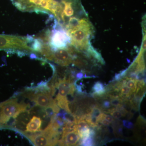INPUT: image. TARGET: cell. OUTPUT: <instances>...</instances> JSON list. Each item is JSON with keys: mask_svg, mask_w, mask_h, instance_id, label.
Wrapping results in <instances>:
<instances>
[{"mask_svg": "<svg viewBox=\"0 0 146 146\" xmlns=\"http://www.w3.org/2000/svg\"><path fill=\"white\" fill-rule=\"evenodd\" d=\"M71 39V44L80 51L95 57L99 52L92 46L90 40L94 36V29L88 17L80 18L77 27L67 32Z\"/></svg>", "mask_w": 146, "mask_h": 146, "instance_id": "obj_1", "label": "cell"}, {"mask_svg": "<svg viewBox=\"0 0 146 146\" xmlns=\"http://www.w3.org/2000/svg\"><path fill=\"white\" fill-rule=\"evenodd\" d=\"M15 7L23 11L52 14L60 13L62 4L59 0H11Z\"/></svg>", "mask_w": 146, "mask_h": 146, "instance_id": "obj_2", "label": "cell"}, {"mask_svg": "<svg viewBox=\"0 0 146 146\" xmlns=\"http://www.w3.org/2000/svg\"><path fill=\"white\" fill-rule=\"evenodd\" d=\"M33 39V36L0 34V50H13L25 53H34Z\"/></svg>", "mask_w": 146, "mask_h": 146, "instance_id": "obj_3", "label": "cell"}, {"mask_svg": "<svg viewBox=\"0 0 146 146\" xmlns=\"http://www.w3.org/2000/svg\"><path fill=\"white\" fill-rule=\"evenodd\" d=\"M29 106L25 102L19 103L16 98L0 103V128H4L11 118L16 119Z\"/></svg>", "mask_w": 146, "mask_h": 146, "instance_id": "obj_4", "label": "cell"}, {"mask_svg": "<svg viewBox=\"0 0 146 146\" xmlns=\"http://www.w3.org/2000/svg\"><path fill=\"white\" fill-rule=\"evenodd\" d=\"M25 90L23 93V96L34 102L36 106L43 109L51 110L54 113L59 112L60 108L49 91L33 90L29 87Z\"/></svg>", "mask_w": 146, "mask_h": 146, "instance_id": "obj_5", "label": "cell"}, {"mask_svg": "<svg viewBox=\"0 0 146 146\" xmlns=\"http://www.w3.org/2000/svg\"><path fill=\"white\" fill-rule=\"evenodd\" d=\"M62 5V12L56 20L63 28L69 18L73 17H88L82 4L81 0H60Z\"/></svg>", "mask_w": 146, "mask_h": 146, "instance_id": "obj_6", "label": "cell"}, {"mask_svg": "<svg viewBox=\"0 0 146 146\" xmlns=\"http://www.w3.org/2000/svg\"><path fill=\"white\" fill-rule=\"evenodd\" d=\"M54 25L52 31L50 45L53 49L65 48L71 43V39L68 33L55 20Z\"/></svg>", "mask_w": 146, "mask_h": 146, "instance_id": "obj_7", "label": "cell"}, {"mask_svg": "<svg viewBox=\"0 0 146 146\" xmlns=\"http://www.w3.org/2000/svg\"><path fill=\"white\" fill-rule=\"evenodd\" d=\"M25 136L30 141H31L35 146H55L57 145L58 143L46 135L41 131L38 133H32L29 134L27 132L20 129H13Z\"/></svg>", "mask_w": 146, "mask_h": 146, "instance_id": "obj_8", "label": "cell"}, {"mask_svg": "<svg viewBox=\"0 0 146 146\" xmlns=\"http://www.w3.org/2000/svg\"><path fill=\"white\" fill-rule=\"evenodd\" d=\"M49 60L60 66L68 67L72 63L73 57L66 48L56 49L53 50Z\"/></svg>", "mask_w": 146, "mask_h": 146, "instance_id": "obj_9", "label": "cell"}, {"mask_svg": "<svg viewBox=\"0 0 146 146\" xmlns=\"http://www.w3.org/2000/svg\"><path fill=\"white\" fill-rule=\"evenodd\" d=\"M77 131H73L62 133L61 138L58 141V145L60 146L76 145L80 140Z\"/></svg>", "mask_w": 146, "mask_h": 146, "instance_id": "obj_10", "label": "cell"}, {"mask_svg": "<svg viewBox=\"0 0 146 146\" xmlns=\"http://www.w3.org/2000/svg\"><path fill=\"white\" fill-rule=\"evenodd\" d=\"M42 120L39 117L34 116L31 119L30 121L26 125L25 132L35 133L39 132L42 130L41 129Z\"/></svg>", "mask_w": 146, "mask_h": 146, "instance_id": "obj_11", "label": "cell"}, {"mask_svg": "<svg viewBox=\"0 0 146 146\" xmlns=\"http://www.w3.org/2000/svg\"><path fill=\"white\" fill-rule=\"evenodd\" d=\"M52 31L49 29L40 32V33L33 36L34 38L39 40L42 43L45 44H50L51 37Z\"/></svg>", "mask_w": 146, "mask_h": 146, "instance_id": "obj_12", "label": "cell"}, {"mask_svg": "<svg viewBox=\"0 0 146 146\" xmlns=\"http://www.w3.org/2000/svg\"><path fill=\"white\" fill-rule=\"evenodd\" d=\"M77 131V125L76 121H65L62 127V133H66L71 131Z\"/></svg>", "mask_w": 146, "mask_h": 146, "instance_id": "obj_13", "label": "cell"}, {"mask_svg": "<svg viewBox=\"0 0 146 146\" xmlns=\"http://www.w3.org/2000/svg\"><path fill=\"white\" fill-rule=\"evenodd\" d=\"M105 112L109 113L110 115H112L113 118H115V119H119L121 117H122V115L121 112L117 110L115 108H111L110 109L107 110Z\"/></svg>", "mask_w": 146, "mask_h": 146, "instance_id": "obj_14", "label": "cell"}, {"mask_svg": "<svg viewBox=\"0 0 146 146\" xmlns=\"http://www.w3.org/2000/svg\"><path fill=\"white\" fill-rule=\"evenodd\" d=\"M126 85L128 88L131 89L133 93H135L136 87V80L127 78Z\"/></svg>", "mask_w": 146, "mask_h": 146, "instance_id": "obj_15", "label": "cell"}, {"mask_svg": "<svg viewBox=\"0 0 146 146\" xmlns=\"http://www.w3.org/2000/svg\"><path fill=\"white\" fill-rule=\"evenodd\" d=\"M94 137L92 136H90L88 138L86 139L82 140L81 143L80 145L83 146H92L94 145Z\"/></svg>", "mask_w": 146, "mask_h": 146, "instance_id": "obj_16", "label": "cell"}, {"mask_svg": "<svg viewBox=\"0 0 146 146\" xmlns=\"http://www.w3.org/2000/svg\"><path fill=\"white\" fill-rule=\"evenodd\" d=\"M104 89L105 87L104 86L103 84L100 82H96L94 84V86H93V88H92L94 92L102 91Z\"/></svg>", "mask_w": 146, "mask_h": 146, "instance_id": "obj_17", "label": "cell"}, {"mask_svg": "<svg viewBox=\"0 0 146 146\" xmlns=\"http://www.w3.org/2000/svg\"><path fill=\"white\" fill-rule=\"evenodd\" d=\"M123 125L125 127L128 129H131L133 128V124L130 121H127V120H124L123 121Z\"/></svg>", "mask_w": 146, "mask_h": 146, "instance_id": "obj_18", "label": "cell"}, {"mask_svg": "<svg viewBox=\"0 0 146 146\" xmlns=\"http://www.w3.org/2000/svg\"><path fill=\"white\" fill-rule=\"evenodd\" d=\"M99 123H101L103 125L105 126H109L110 125V123H111L108 121L104 119V118H102L99 121Z\"/></svg>", "mask_w": 146, "mask_h": 146, "instance_id": "obj_19", "label": "cell"}]
</instances>
